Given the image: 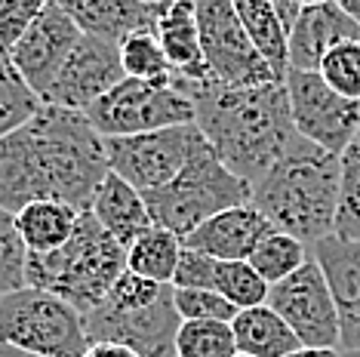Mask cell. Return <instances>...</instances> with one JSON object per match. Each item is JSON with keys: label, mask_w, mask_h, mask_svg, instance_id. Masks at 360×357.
Instances as JSON below:
<instances>
[{"label": "cell", "mask_w": 360, "mask_h": 357, "mask_svg": "<svg viewBox=\"0 0 360 357\" xmlns=\"http://www.w3.org/2000/svg\"><path fill=\"white\" fill-rule=\"evenodd\" d=\"M290 96L292 124L302 139L321 145L330 154H342L360 133V102L339 96L317 71L290 68L283 77Z\"/></svg>", "instance_id": "cell-10"}, {"label": "cell", "mask_w": 360, "mask_h": 357, "mask_svg": "<svg viewBox=\"0 0 360 357\" xmlns=\"http://www.w3.org/2000/svg\"><path fill=\"white\" fill-rule=\"evenodd\" d=\"M80 216L84 209L62 204V200H34L15 213V225H19L28 253H53L71 240Z\"/></svg>", "instance_id": "cell-22"}, {"label": "cell", "mask_w": 360, "mask_h": 357, "mask_svg": "<svg viewBox=\"0 0 360 357\" xmlns=\"http://www.w3.org/2000/svg\"><path fill=\"white\" fill-rule=\"evenodd\" d=\"M127 271V249L99 225L93 213L80 216L77 231L65 247L53 253H28L25 280L56 293L80 314L102 305L117 278Z\"/></svg>", "instance_id": "cell-4"}, {"label": "cell", "mask_w": 360, "mask_h": 357, "mask_svg": "<svg viewBox=\"0 0 360 357\" xmlns=\"http://www.w3.org/2000/svg\"><path fill=\"white\" fill-rule=\"evenodd\" d=\"M176 290L169 287L160 299L142 308H111L96 305L84 314V327L89 345L114 342L133 348L139 357H176V336L182 327V318L176 311Z\"/></svg>", "instance_id": "cell-11"}, {"label": "cell", "mask_w": 360, "mask_h": 357, "mask_svg": "<svg viewBox=\"0 0 360 357\" xmlns=\"http://www.w3.org/2000/svg\"><path fill=\"white\" fill-rule=\"evenodd\" d=\"M127 74H124L117 44L80 34L75 50H71V56L62 65L59 77L53 80L50 93L44 96V102L59 105V108H71V111H84L86 115Z\"/></svg>", "instance_id": "cell-13"}, {"label": "cell", "mask_w": 360, "mask_h": 357, "mask_svg": "<svg viewBox=\"0 0 360 357\" xmlns=\"http://www.w3.org/2000/svg\"><path fill=\"white\" fill-rule=\"evenodd\" d=\"M317 74L339 96L360 102V40H348V44H339L335 50L326 53Z\"/></svg>", "instance_id": "cell-32"}, {"label": "cell", "mask_w": 360, "mask_h": 357, "mask_svg": "<svg viewBox=\"0 0 360 357\" xmlns=\"http://www.w3.org/2000/svg\"><path fill=\"white\" fill-rule=\"evenodd\" d=\"M271 4H274V10L281 13V19H283L286 31H292V25H296V19L302 15V6H296L292 0H271Z\"/></svg>", "instance_id": "cell-37"}, {"label": "cell", "mask_w": 360, "mask_h": 357, "mask_svg": "<svg viewBox=\"0 0 360 357\" xmlns=\"http://www.w3.org/2000/svg\"><path fill=\"white\" fill-rule=\"evenodd\" d=\"M234 357H247V354H234Z\"/></svg>", "instance_id": "cell-43"}, {"label": "cell", "mask_w": 360, "mask_h": 357, "mask_svg": "<svg viewBox=\"0 0 360 357\" xmlns=\"http://www.w3.org/2000/svg\"><path fill=\"white\" fill-rule=\"evenodd\" d=\"M108 173L105 139L84 111L44 102L0 139V207L10 213L34 200H62L86 213Z\"/></svg>", "instance_id": "cell-1"}, {"label": "cell", "mask_w": 360, "mask_h": 357, "mask_svg": "<svg viewBox=\"0 0 360 357\" xmlns=\"http://www.w3.org/2000/svg\"><path fill=\"white\" fill-rule=\"evenodd\" d=\"M317 265H321L330 293L339 311L342 348L360 351V240H345L339 234L317 240L314 247Z\"/></svg>", "instance_id": "cell-15"}, {"label": "cell", "mask_w": 360, "mask_h": 357, "mask_svg": "<svg viewBox=\"0 0 360 357\" xmlns=\"http://www.w3.org/2000/svg\"><path fill=\"white\" fill-rule=\"evenodd\" d=\"M89 213L99 219V225L124 249H129L145 231L154 228L142 191L133 188V185H129L127 178H120L117 173H108L102 178Z\"/></svg>", "instance_id": "cell-20"}, {"label": "cell", "mask_w": 360, "mask_h": 357, "mask_svg": "<svg viewBox=\"0 0 360 357\" xmlns=\"http://www.w3.org/2000/svg\"><path fill=\"white\" fill-rule=\"evenodd\" d=\"M28 247L15 225V213L0 207V296L25 287Z\"/></svg>", "instance_id": "cell-31"}, {"label": "cell", "mask_w": 360, "mask_h": 357, "mask_svg": "<svg viewBox=\"0 0 360 357\" xmlns=\"http://www.w3.org/2000/svg\"><path fill=\"white\" fill-rule=\"evenodd\" d=\"M198 31L210 80L225 86H256L281 80L243 31L231 0H198Z\"/></svg>", "instance_id": "cell-9"}, {"label": "cell", "mask_w": 360, "mask_h": 357, "mask_svg": "<svg viewBox=\"0 0 360 357\" xmlns=\"http://www.w3.org/2000/svg\"><path fill=\"white\" fill-rule=\"evenodd\" d=\"M231 330L237 339V354L247 357H286L302 348L299 336L286 327V320L271 305L237 311Z\"/></svg>", "instance_id": "cell-21"}, {"label": "cell", "mask_w": 360, "mask_h": 357, "mask_svg": "<svg viewBox=\"0 0 360 357\" xmlns=\"http://www.w3.org/2000/svg\"><path fill=\"white\" fill-rule=\"evenodd\" d=\"M296 6H302V10H308V6H321V4H330V0H292Z\"/></svg>", "instance_id": "cell-41"}, {"label": "cell", "mask_w": 360, "mask_h": 357, "mask_svg": "<svg viewBox=\"0 0 360 357\" xmlns=\"http://www.w3.org/2000/svg\"><path fill=\"white\" fill-rule=\"evenodd\" d=\"M0 342L37 357H84L89 336L75 305L25 283L0 296Z\"/></svg>", "instance_id": "cell-6"}, {"label": "cell", "mask_w": 360, "mask_h": 357, "mask_svg": "<svg viewBox=\"0 0 360 357\" xmlns=\"http://www.w3.org/2000/svg\"><path fill=\"white\" fill-rule=\"evenodd\" d=\"M0 357H37V354H28V351H22V348H13V345L0 342Z\"/></svg>", "instance_id": "cell-40"}, {"label": "cell", "mask_w": 360, "mask_h": 357, "mask_svg": "<svg viewBox=\"0 0 360 357\" xmlns=\"http://www.w3.org/2000/svg\"><path fill=\"white\" fill-rule=\"evenodd\" d=\"M77 40H80V28L68 19V13L56 0H50L40 10L37 19L31 22V28L22 34L19 44L13 46L10 62L15 65L22 80L44 99Z\"/></svg>", "instance_id": "cell-14"}, {"label": "cell", "mask_w": 360, "mask_h": 357, "mask_svg": "<svg viewBox=\"0 0 360 357\" xmlns=\"http://www.w3.org/2000/svg\"><path fill=\"white\" fill-rule=\"evenodd\" d=\"M194 4H198V0H194Z\"/></svg>", "instance_id": "cell-45"}, {"label": "cell", "mask_w": 360, "mask_h": 357, "mask_svg": "<svg viewBox=\"0 0 360 357\" xmlns=\"http://www.w3.org/2000/svg\"><path fill=\"white\" fill-rule=\"evenodd\" d=\"M142 197L148 204L151 222L185 240L207 219L225 213L231 207L250 204L252 185L237 173H231L219 160V154L207 145V148L188 160L185 169L173 182H167L158 191L142 194Z\"/></svg>", "instance_id": "cell-5"}, {"label": "cell", "mask_w": 360, "mask_h": 357, "mask_svg": "<svg viewBox=\"0 0 360 357\" xmlns=\"http://www.w3.org/2000/svg\"><path fill=\"white\" fill-rule=\"evenodd\" d=\"M274 231V225L259 213L252 204L231 207L225 213L207 219L198 231H191L182 240L185 247L200 249L219 262H250L252 249L259 247L268 234Z\"/></svg>", "instance_id": "cell-16"}, {"label": "cell", "mask_w": 360, "mask_h": 357, "mask_svg": "<svg viewBox=\"0 0 360 357\" xmlns=\"http://www.w3.org/2000/svg\"><path fill=\"white\" fill-rule=\"evenodd\" d=\"M176 290V287H173ZM176 311L182 320H228L237 318V308L216 290H176Z\"/></svg>", "instance_id": "cell-33"}, {"label": "cell", "mask_w": 360, "mask_h": 357, "mask_svg": "<svg viewBox=\"0 0 360 357\" xmlns=\"http://www.w3.org/2000/svg\"><path fill=\"white\" fill-rule=\"evenodd\" d=\"M339 188V154H330L321 145L296 136V142L286 148L283 157L252 185L250 204L277 231H286L308 247H314L317 240L335 234Z\"/></svg>", "instance_id": "cell-3"}, {"label": "cell", "mask_w": 360, "mask_h": 357, "mask_svg": "<svg viewBox=\"0 0 360 357\" xmlns=\"http://www.w3.org/2000/svg\"><path fill=\"white\" fill-rule=\"evenodd\" d=\"M216 293L222 299H228L237 311H247V308L268 305L271 283L262 278L250 262H219Z\"/></svg>", "instance_id": "cell-29"}, {"label": "cell", "mask_w": 360, "mask_h": 357, "mask_svg": "<svg viewBox=\"0 0 360 357\" xmlns=\"http://www.w3.org/2000/svg\"><path fill=\"white\" fill-rule=\"evenodd\" d=\"M68 19L80 28V34L108 40V44H124L136 31H154L160 13V0H56Z\"/></svg>", "instance_id": "cell-17"}, {"label": "cell", "mask_w": 360, "mask_h": 357, "mask_svg": "<svg viewBox=\"0 0 360 357\" xmlns=\"http://www.w3.org/2000/svg\"><path fill=\"white\" fill-rule=\"evenodd\" d=\"M173 84L191 99L194 124L207 136L210 148L250 185H256L299 136L283 80L225 86L216 80L188 84L173 77Z\"/></svg>", "instance_id": "cell-2"}, {"label": "cell", "mask_w": 360, "mask_h": 357, "mask_svg": "<svg viewBox=\"0 0 360 357\" xmlns=\"http://www.w3.org/2000/svg\"><path fill=\"white\" fill-rule=\"evenodd\" d=\"M148 4H158V0H148Z\"/></svg>", "instance_id": "cell-44"}, {"label": "cell", "mask_w": 360, "mask_h": 357, "mask_svg": "<svg viewBox=\"0 0 360 357\" xmlns=\"http://www.w3.org/2000/svg\"><path fill=\"white\" fill-rule=\"evenodd\" d=\"M237 339L228 320H182L176 357H234Z\"/></svg>", "instance_id": "cell-27"}, {"label": "cell", "mask_w": 360, "mask_h": 357, "mask_svg": "<svg viewBox=\"0 0 360 357\" xmlns=\"http://www.w3.org/2000/svg\"><path fill=\"white\" fill-rule=\"evenodd\" d=\"M84 357H139L133 348H124V345H114V342H96L86 348Z\"/></svg>", "instance_id": "cell-36"}, {"label": "cell", "mask_w": 360, "mask_h": 357, "mask_svg": "<svg viewBox=\"0 0 360 357\" xmlns=\"http://www.w3.org/2000/svg\"><path fill=\"white\" fill-rule=\"evenodd\" d=\"M348 40H360V25L348 19L333 0L321 6H308L290 31V68L317 71L323 56Z\"/></svg>", "instance_id": "cell-19"}, {"label": "cell", "mask_w": 360, "mask_h": 357, "mask_svg": "<svg viewBox=\"0 0 360 357\" xmlns=\"http://www.w3.org/2000/svg\"><path fill=\"white\" fill-rule=\"evenodd\" d=\"M120 62L124 74L148 84H173V71L163 56V46L154 31H136L120 44Z\"/></svg>", "instance_id": "cell-28"}, {"label": "cell", "mask_w": 360, "mask_h": 357, "mask_svg": "<svg viewBox=\"0 0 360 357\" xmlns=\"http://www.w3.org/2000/svg\"><path fill=\"white\" fill-rule=\"evenodd\" d=\"M86 117L102 133V139H124L194 124V105L176 84L124 77L86 111Z\"/></svg>", "instance_id": "cell-7"}, {"label": "cell", "mask_w": 360, "mask_h": 357, "mask_svg": "<svg viewBox=\"0 0 360 357\" xmlns=\"http://www.w3.org/2000/svg\"><path fill=\"white\" fill-rule=\"evenodd\" d=\"M339 160H342V188H339V213H335V234L345 240H360V133L339 154Z\"/></svg>", "instance_id": "cell-30"}, {"label": "cell", "mask_w": 360, "mask_h": 357, "mask_svg": "<svg viewBox=\"0 0 360 357\" xmlns=\"http://www.w3.org/2000/svg\"><path fill=\"white\" fill-rule=\"evenodd\" d=\"M335 6H339L342 13L348 15V19H354L357 25H360V0H333Z\"/></svg>", "instance_id": "cell-39"}, {"label": "cell", "mask_w": 360, "mask_h": 357, "mask_svg": "<svg viewBox=\"0 0 360 357\" xmlns=\"http://www.w3.org/2000/svg\"><path fill=\"white\" fill-rule=\"evenodd\" d=\"M268 305L286 320V327L296 332L305 348H342L339 311L314 256L296 274L274 283Z\"/></svg>", "instance_id": "cell-12"}, {"label": "cell", "mask_w": 360, "mask_h": 357, "mask_svg": "<svg viewBox=\"0 0 360 357\" xmlns=\"http://www.w3.org/2000/svg\"><path fill=\"white\" fill-rule=\"evenodd\" d=\"M308 259H311L308 256V243H302L299 238H292V234L274 228L256 249H252L250 265L274 287V283L290 278V274H296Z\"/></svg>", "instance_id": "cell-25"}, {"label": "cell", "mask_w": 360, "mask_h": 357, "mask_svg": "<svg viewBox=\"0 0 360 357\" xmlns=\"http://www.w3.org/2000/svg\"><path fill=\"white\" fill-rule=\"evenodd\" d=\"M286 357H345V354H342L339 348H305V345H302L299 351H292Z\"/></svg>", "instance_id": "cell-38"}, {"label": "cell", "mask_w": 360, "mask_h": 357, "mask_svg": "<svg viewBox=\"0 0 360 357\" xmlns=\"http://www.w3.org/2000/svg\"><path fill=\"white\" fill-rule=\"evenodd\" d=\"M216 271H219V259L182 243V256H179L173 287L176 290H216Z\"/></svg>", "instance_id": "cell-35"}, {"label": "cell", "mask_w": 360, "mask_h": 357, "mask_svg": "<svg viewBox=\"0 0 360 357\" xmlns=\"http://www.w3.org/2000/svg\"><path fill=\"white\" fill-rule=\"evenodd\" d=\"M207 136L198 124L167 126L158 133L124 136V139H105L111 173L127 178L142 194L158 191L182 173L185 164L198 151L207 148Z\"/></svg>", "instance_id": "cell-8"}, {"label": "cell", "mask_w": 360, "mask_h": 357, "mask_svg": "<svg viewBox=\"0 0 360 357\" xmlns=\"http://www.w3.org/2000/svg\"><path fill=\"white\" fill-rule=\"evenodd\" d=\"M40 105L44 99L22 80L10 56H0V139H6L25 120L34 117Z\"/></svg>", "instance_id": "cell-26"}, {"label": "cell", "mask_w": 360, "mask_h": 357, "mask_svg": "<svg viewBox=\"0 0 360 357\" xmlns=\"http://www.w3.org/2000/svg\"><path fill=\"white\" fill-rule=\"evenodd\" d=\"M231 4L252 46L271 65L274 74L283 80L290 71V31H286L281 13L274 10L271 0H231Z\"/></svg>", "instance_id": "cell-23"}, {"label": "cell", "mask_w": 360, "mask_h": 357, "mask_svg": "<svg viewBox=\"0 0 360 357\" xmlns=\"http://www.w3.org/2000/svg\"><path fill=\"white\" fill-rule=\"evenodd\" d=\"M179 256H182V238L154 225L127 249V271L158 283H173Z\"/></svg>", "instance_id": "cell-24"}, {"label": "cell", "mask_w": 360, "mask_h": 357, "mask_svg": "<svg viewBox=\"0 0 360 357\" xmlns=\"http://www.w3.org/2000/svg\"><path fill=\"white\" fill-rule=\"evenodd\" d=\"M50 0H0V56H10Z\"/></svg>", "instance_id": "cell-34"}, {"label": "cell", "mask_w": 360, "mask_h": 357, "mask_svg": "<svg viewBox=\"0 0 360 357\" xmlns=\"http://www.w3.org/2000/svg\"><path fill=\"white\" fill-rule=\"evenodd\" d=\"M154 34L160 40L163 56H167L169 71H173L176 80H188V84L210 80V68L203 62V50H200L194 0H160Z\"/></svg>", "instance_id": "cell-18"}, {"label": "cell", "mask_w": 360, "mask_h": 357, "mask_svg": "<svg viewBox=\"0 0 360 357\" xmlns=\"http://www.w3.org/2000/svg\"><path fill=\"white\" fill-rule=\"evenodd\" d=\"M345 357H360V351H345Z\"/></svg>", "instance_id": "cell-42"}]
</instances>
